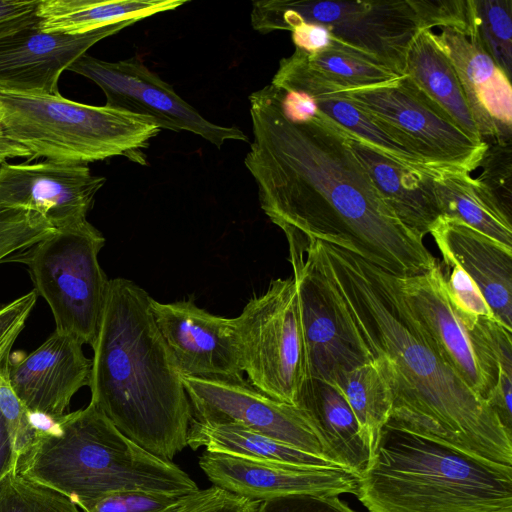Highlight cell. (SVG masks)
Listing matches in <instances>:
<instances>
[{
  "instance_id": "cell-1",
  "label": "cell",
  "mask_w": 512,
  "mask_h": 512,
  "mask_svg": "<svg viewBox=\"0 0 512 512\" xmlns=\"http://www.w3.org/2000/svg\"><path fill=\"white\" fill-rule=\"evenodd\" d=\"M249 100L253 141L244 164L275 225L349 251L395 276L436 265L423 238L385 203L344 130L319 111L308 122H291L271 84Z\"/></svg>"
},
{
  "instance_id": "cell-2",
  "label": "cell",
  "mask_w": 512,
  "mask_h": 512,
  "mask_svg": "<svg viewBox=\"0 0 512 512\" xmlns=\"http://www.w3.org/2000/svg\"><path fill=\"white\" fill-rule=\"evenodd\" d=\"M356 339L389 383L385 426L416 434L494 464L512 466V435L427 342L393 275L337 246L306 239Z\"/></svg>"
},
{
  "instance_id": "cell-3",
  "label": "cell",
  "mask_w": 512,
  "mask_h": 512,
  "mask_svg": "<svg viewBox=\"0 0 512 512\" xmlns=\"http://www.w3.org/2000/svg\"><path fill=\"white\" fill-rule=\"evenodd\" d=\"M150 295L109 280L93 349L91 400L139 446L167 461L187 446L192 408L150 309Z\"/></svg>"
},
{
  "instance_id": "cell-4",
  "label": "cell",
  "mask_w": 512,
  "mask_h": 512,
  "mask_svg": "<svg viewBox=\"0 0 512 512\" xmlns=\"http://www.w3.org/2000/svg\"><path fill=\"white\" fill-rule=\"evenodd\" d=\"M16 471L69 498L84 512L122 491L186 495L199 490L180 467L132 441L92 402L38 424Z\"/></svg>"
},
{
  "instance_id": "cell-5",
  "label": "cell",
  "mask_w": 512,
  "mask_h": 512,
  "mask_svg": "<svg viewBox=\"0 0 512 512\" xmlns=\"http://www.w3.org/2000/svg\"><path fill=\"white\" fill-rule=\"evenodd\" d=\"M355 496L369 512H512V467L384 426Z\"/></svg>"
},
{
  "instance_id": "cell-6",
  "label": "cell",
  "mask_w": 512,
  "mask_h": 512,
  "mask_svg": "<svg viewBox=\"0 0 512 512\" xmlns=\"http://www.w3.org/2000/svg\"><path fill=\"white\" fill-rule=\"evenodd\" d=\"M0 126L32 155L65 164L126 156L145 164L142 150L160 128L149 117L74 102L59 94L0 91Z\"/></svg>"
},
{
  "instance_id": "cell-7",
  "label": "cell",
  "mask_w": 512,
  "mask_h": 512,
  "mask_svg": "<svg viewBox=\"0 0 512 512\" xmlns=\"http://www.w3.org/2000/svg\"><path fill=\"white\" fill-rule=\"evenodd\" d=\"M104 245L102 233L87 220L55 230L9 258L27 266L34 290L50 307L55 331L91 347L109 286L98 260Z\"/></svg>"
},
{
  "instance_id": "cell-8",
  "label": "cell",
  "mask_w": 512,
  "mask_h": 512,
  "mask_svg": "<svg viewBox=\"0 0 512 512\" xmlns=\"http://www.w3.org/2000/svg\"><path fill=\"white\" fill-rule=\"evenodd\" d=\"M299 22L324 25L330 48L347 51L405 75L408 50L420 31L409 0L287 1L252 4L251 25L260 33L288 30Z\"/></svg>"
},
{
  "instance_id": "cell-9",
  "label": "cell",
  "mask_w": 512,
  "mask_h": 512,
  "mask_svg": "<svg viewBox=\"0 0 512 512\" xmlns=\"http://www.w3.org/2000/svg\"><path fill=\"white\" fill-rule=\"evenodd\" d=\"M241 368L248 382L290 405L309 377L308 355L293 277L270 282L234 317Z\"/></svg>"
},
{
  "instance_id": "cell-10",
  "label": "cell",
  "mask_w": 512,
  "mask_h": 512,
  "mask_svg": "<svg viewBox=\"0 0 512 512\" xmlns=\"http://www.w3.org/2000/svg\"><path fill=\"white\" fill-rule=\"evenodd\" d=\"M334 84L337 92L420 158L433 174H469L482 164L489 144L469 136L408 76L371 88Z\"/></svg>"
},
{
  "instance_id": "cell-11",
  "label": "cell",
  "mask_w": 512,
  "mask_h": 512,
  "mask_svg": "<svg viewBox=\"0 0 512 512\" xmlns=\"http://www.w3.org/2000/svg\"><path fill=\"white\" fill-rule=\"evenodd\" d=\"M393 279L408 312L432 349L487 401L496 386L499 369L486 318L473 321L456 308L447 293L438 262L425 272L393 275Z\"/></svg>"
},
{
  "instance_id": "cell-12",
  "label": "cell",
  "mask_w": 512,
  "mask_h": 512,
  "mask_svg": "<svg viewBox=\"0 0 512 512\" xmlns=\"http://www.w3.org/2000/svg\"><path fill=\"white\" fill-rule=\"evenodd\" d=\"M67 70L97 84L106 96L105 106L149 117L160 129L189 131L217 148L229 140L248 141L239 128L204 118L136 57L111 62L84 54Z\"/></svg>"
},
{
  "instance_id": "cell-13",
  "label": "cell",
  "mask_w": 512,
  "mask_h": 512,
  "mask_svg": "<svg viewBox=\"0 0 512 512\" xmlns=\"http://www.w3.org/2000/svg\"><path fill=\"white\" fill-rule=\"evenodd\" d=\"M181 379L193 419L209 424L240 425L330 460L313 426L296 406L267 396L245 379H203L183 375Z\"/></svg>"
},
{
  "instance_id": "cell-14",
  "label": "cell",
  "mask_w": 512,
  "mask_h": 512,
  "mask_svg": "<svg viewBox=\"0 0 512 512\" xmlns=\"http://www.w3.org/2000/svg\"><path fill=\"white\" fill-rule=\"evenodd\" d=\"M304 327L309 377L330 382L339 372L372 361L344 318L312 255L287 239Z\"/></svg>"
},
{
  "instance_id": "cell-15",
  "label": "cell",
  "mask_w": 512,
  "mask_h": 512,
  "mask_svg": "<svg viewBox=\"0 0 512 512\" xmlns=\"http://www.w3.org/2000/svg\"><path fill=\"white\" fill-rule=\"evenodd\" d=\"M105 182L87 164L5 162L0 164V207L35 212L55 230L64 229L87 221Z\"/></svg>"
},
{
  "instance_id": "cell-16",
  "label": "cell",
  "mask_w": 512,
  "mask_h": 512,
  "mask_svg": "<svg viewBox=\"0 0 512 512\" xmlns=\"http://www.w3.org/2000/svg\"><path fill=\"white\" fill-rule=\"evenodd\" d=\"M150 309L181 375L244 379L234 318L211 314L193 300L162 303L151 297Z\"/></svg>"
},
{
  "instance_id": "cell-17",
  "label": "cell",
  "mask_w": 512,
  "mask_h": 512,
  "mask_svg": "<svg viewBox=\"0 0 512 512\" xmlns=\"http://www.w3.org/2000/svg\"><path fill=\"white\" fill-rule=\"evenodd\" d=\"M134 23L63 34L42 31L37 22L0 37V91L59 94L58 80L64 70L91 46Z\"/></svg>"
},
{
  "instance_id": "cell-18",
  "label": "cell",
  "mask_w": 512,
  "mask_h": 512,
  "mask_svg": "<svg viewBox=\"0 0 512 512\" xmlns=\"http://www.w3.org/2000/svg\"><path fill=\"white\" fill-rule=\"evenodd\" d=\"M75 337L54 331L38 348L8 359L4 375L20 402L34 415L57 419L73 396L89 386L92 360Z\"/></svg>"
},
{
  "instance_id": "cell-19",
  "label": "cell",
  "mask_w": 512,
  "mask_h": 512,
  "mask_svg": "<svg viewBox=\"0 0 512 512\" xmlns=\"http://www.w3.org/2000/svg\"><path fill=\"white\" fill-rule=\"evenodd\" d=\"M199 466L214 486L251 501L294 494L356 495L359 477L344 468H312L204 451Z\"/></svg>"
},
{
  "instance_id": "cell-20",
  "label": "cell",
  "mask_w": 512,
  "mask_h": 512,
  "mask_svg": "<svg viewBox=\"0 0 512 512\" xmlns=\"http://www.w3.org/2000/svg\"><path fill=\"white\" fill-rule=\"evenodd\" d=\"M434 37L460 79L481 138L489 137L498 145L509 144L510 78L476 40L447 27Z\"/></svg>"
},
{
  "instance_id": "cell-21",
  "label": "cell",
  "mask_w": 512,
  "mask_h": 512,
  "mask_svg": "<svg viewBox=\"0 0 512 512\" xmlns=\"http://www.w3.org/2000/svg\"><path fill=\"white\" fill-rule=\"evenodd\" d=\"M429 234L443 263L460 266L479 287L496 320L512 331V248L446 216Z\"/></svg>"
},
{
  "instance_id": "cell-22",
  "label": "cell",
  "mask_w": 512,
  "mask_h": 512,
  "mask_svg": "<svg viewBox=\"0 0 512 512\" xmlns=\"http://www.w3.org/2000/svg\"><path fill=\"white\" fill-rule=\"evenodd\" d=\"M271 85L285 91L308 94L314 99L319 113L346 133L406 167L436 176L420 158L396 142L362 109L337 92L331 79L310 67L303 50L296 48L291 56L280 61Z\"/></svg>"
},
{
  "instance_id": "cell-23",
  "label": "cell",
  "mask_w": 512,
  "mask_h": 512,
  "mask_svg": "<svg viewBox=\"0 0 512 512\" xmlns=\"http://www.w3.org/2000/svg\"><path fill=\"white\" fill-rule=\"evenodd\" d=\"M347 137L385 203L408 229L424 239L442 216L434 176L396 162L355 136L347 133Z\"/></svg>"
},
{
  "instance_id": "cell-24",
  "label": "cell",
  "mask_w": 512,
  "mask_h": 512,
  "mask_svg": "<svg viewBox=\"0 0 512 512\" xmlns=\"http://www.w3.org/2000/svg\"><path fill=\"white\" fill-rule=\"evenodd\" d=\"M295 406L313 426L331 461L358 477L368 469L371 448L351 407L334 384L308 377Z\"/></svg>"
},
{
  "instance_id": "cell-25",
  "label": "cell",
  "mask_w": 512,
  "mask_h": 512,
  "mask_svg": "<svg viewBox=\"0 0 512 512\" xmlns=\"http://www.w3.org/2000/svg\"><path fill=\"white\" fill-rule=\"evenodd\" d=\"M404 74L469 136L483 140L460 79L432 30H420L414 38Z\"/></svg>"
},
{
  "instance_id": "cell-26",
  "label": "cell",
  "mask_w": 512,
  "mask_h": 512,
  "mask_svg": "<svg viewBox=\"0 0 512 512\" xmlns=\"http://www.w3.org/2000/svg\"><path fill=\"white\" fill-rule=\"evenodd\" d=\"M187 0H39L38 27L45 32L85 34L125 21L174 10Z\"/></svg>"
},
{
  "instance_id": "cell-27",
  "label": "cell",
  "mask_w": 512,
  "mask_h": 512,
  "mask_svg": "<svg viewBox=\"0 0 512 512\" xmlns=\"http://www.w3.org/2000/svg\"><path fill=\"white\" fill-rule=\"evenodd\" d=\"M442 216L457 219L476 231L512 248V225L499 197L479 178L464 173H442L432 178Z\"/></svg>"
},
{
  "instance_id": "cell-28",
  "label": "cell",
  "mask_w": 512,
  "mask_h": 512,
  "mask_svg": "<svg viewBox=\"0 0 512 512\" xmlns=\"http://www.w3.org/2000/svg\"><path fill=\"white\" fill-rule=\"evenodd\" d=\"M187 446L193 450L205 447L209 452L255 461L312 468H342L331 460L236 424H209L192 418Z\"/></svg>"
},
{
  "instance_id": "cell-29",
  "label": "cell",
  "mask_w": 512,
  "mask_h": 512,
  "mask_svg": "<svg viewBox=\"0 0 512 512\" xmlns=\"http://www.w3.org/2000/svg\"><path fill=\"white\" fill-rule=\"evenodd\" d=\"M342 393L351 407L373 452L392 410V393L376 360L337 373L329 382Z\"/></svg>"
},
{
  "instance_id": "cell-30",
  "label": "cell",
  "mask_w": 512,
  "mask_h": 512,
  "mask_svg": "<svg viewBox=\"0 0 512 512\" xmlns=\"http://www.w3.org/2000/svg\"><path fill=\"white\" fill-rule=\"evenodd\" d=\"M304 54L310 67L347 88L385 86L404 76L364 57L339 49L329 48L313 54L304 51Z\"/></svg>"
},
{
  "instance_id": "cell-31",
  "label": "cell",
  "mask_w": 512,
  "mask_h": 512,
  "mask_svg": "<svg viewBox=\"0 0 512 512\" xmlns=\"http://www.w3.org/2000/svg\"><path fill=\"white\" fill-rule=\"evenodd\" d=\"M476 40L510 78L512 64V1L474 0Z\"/></svg>"
},
{
  "instance_id": "cell-32",
  "label": "cell",
  "mask_w": 512,
  "mask_h": 512,
  "mask_svg": "<svg viewBox=\"0 0 512 512\" xmlns=\"http://www.w3.org/2000/svg\"><path fill=\"white\" fill-rule=\"evenodd\" d=\"M222 490L213 485L186 495L122 491L107 496L89 512H189L217 496Z\"/></svg>"
},
{
  "instance_id": "cell-33",
  "label": "cell",
  "mask_w": 512,
  "mask_h": 512,
  "mask_svg": "<svg viewBox=\"0 0 512 512\" xmlns=\"http://www.w3.org/2000/svg\"><path fill=\"white\" fill-rule=\"evenodd\" d=\"M0 512H80L64 495L21 476L16 468L0 480Z\"/></svg>"
},
{
  "instance_id": "cell-34",
  "label": "cell",
  "mask_w": 512,
  "mask_h": 512,
  "mask_svg": "<svg viewBox=\"0 0 512 512\" xmlns=\"http://www.w3.org/2000/svg\"><path fill=\"white\" fill-rule=\"evenodd\" d=\"M419 30L440 26L457 30L468 38L475 33L474 0H409Z\"/></svg>"
},
{
  "instance_id": "cell-35",
  "label": "cell",
  "mask_w": 512,
  "mask_h": 512,
  "mask_svg": "<svg viewBox=\"0 0 512 512\" xmlns=\"http://www.w3.org/2000/svg\"><path fill=\"white\" fill-rule=\"evenodd\" d=\"M447 293L456 308L467 318L496 320L482 292L470 276L456 264H441Z\"/></svg>"
},
{
  "instance_id": "cell-36",
  "label": "cell",
  "mask_w": 512,
  "mask_h": 512,
  "mask_svg": "<svg viewBox=\"0 0 512 512\" xmlns=\"http://www.w3.org/2000/svg\"><path fill=\"white\" fill-rule=\"evenodd\" d=\"M4 366L0 369V412L8 426L18 460L19 455L34 439L38 424L34 415L12 391L4 375Z\"/></svg>"
},
{
  "instance_id": "cell-37",
  "label": "cell",
  "mask_w": 512,
  "mask_h": 512,
  "mask_svg": "<svg viewBox=\"0 0 512 512\" xmlns=\"http://www.w3.org/2000/svg\"><path fill=\"white\" fill-rule=\"evenodd\" d=\"M38 295L32 291L0 306V369L10 357V351L33 311Z\"/></svg>"
},
{
  "instance_id": "cell-38",
  "label": "cell",
  "mask_w": 512,
  "mask_h": 512,
  "mask_svg": "<svg viewBox=\"0 0 512 512\" xmlns=\"http://www.w3.org/2000/svg\"><path fill=\"white\" fill-rule=\"evenodd\" d=\"M254 512H356L338 495L294 494L260 501Z\"/></svg>"
},
{
  "instance_id": "cell-39",
  "label": "cell",
  "mask_w": 512,
  "mask_h": 512,
  "mask_svg": "<svg viewBox=\"0 0 512 512\" xmlns=\"http://www.w3.org/2000/svg\"><path fill=\"white\" fill-rule=\"evenodd\" d=\"M39 0H0V37L38 22Z\"/></svg>"
},
{
  "instance_id": "cell-40",
  "label": "cell",
  "mask_w": 512,
  "mask_h": 512,
  "mask_svg": "<svg viewBox=\"0 0 512 512\" xmlns=\"http://www.w3.org/2000/svg\"><path fill=\"white\" fill-rule=\"evenodd\" d=\"M291 32L295 47L310 54L327 50L332 45L330 31L321 24L299 22Z\"/></svg>"
},
{
  "instance_id": "cell-41",
  "label": "cell",
  "mask_w": 512,
  "mask_h": 512,
  "mask_svg": "<svg viewBox=\"0 0 512 512\" xmlns=\"http://www.w3.org/2000/svg\"><path fill=\"white\" fill-rule=\"evenodd\" d=\"M278 90L282 112L291 122L305 123L318 114L316 103L308 94L299 91H285L280 88Z\"/></svg>"
},
{
  "instance_id": "cell-42",
  "label": "cell",
  "mask_w": 512,
  "mask_h": 512,
  "mask_svg": "<svg viewBox=\"0 0 512 512\" xmlns=\"http://www.w3.org/2000/svg\"><path fill=\"white\" fill-rule=\"evenodd\" d=\"M258 503L222 490L217 496L189 512H254Z\"/></svg>"
},
{
  "instance_id": "cell-43",
  "label": "cell",
  "mask_w": 512,
  "mask_h": 512,
  "mask_svg": "<svg viewBox=\"0 0 512 512\" xmlns=\"http://www.w3.org/2000/svg\"><path fill=\"white\" fill-rule=\"evenodd\" d=\"M14 444L4 417L0 412V480L16 468Z\"/></svg>"
},
{
  "instance_id": "cell-44",
  "label": "cell",
  "mask_w": 512,
  "mask_h": 512,
  "mask_svg": "<svg viewBox=\"0 0 512 512\" xmlns=\"http://www.w3.org/2000/svg\"><path fill=\"white\" fill-rule=\"evenodd\" d=\"M37 216L39 214L28 210L0 207V234L22 225Z\"/></svg>"
},
{
  "instance_id": "cell-45",
  "label": "cell",
  "mask_w": 512,
  "mask_h": 512,
  "mask_svg": "<svg viewBox=\"0 0 512 512\" xmlns=\"http://www.w3.org/2000/svg\"><path fill=\"white\" fill-rule=\"evenodd\" d=\"M16 157L31 160L32 155L25 147L10 139L0 126V164Z\"/></svg>"
}]
</instances>
